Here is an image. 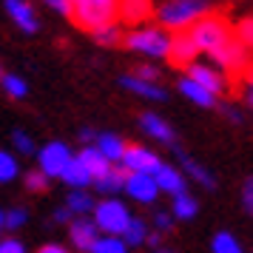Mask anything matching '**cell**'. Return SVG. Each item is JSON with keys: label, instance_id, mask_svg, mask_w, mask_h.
<instances>
[{"label": "cell", "instance_id": "1f68e13d", "mask_svg": "<svg viewBox=\"0 0 253 253\" xmlns=\"http://www.w3.org/2000/svg\"><path fill=\"white\" fill-rule=\"evenodd\" d=\"M23 185L32 191V194H43V191L48 188V176L43 171H29L23 176Z\"/></svg>", "mask_w": 253, "mask_h": 253}, {"label": "cell", "instance_id": "f35d334b", "mask_svg": "<svg viewBox=\"0 0 253 253\" xmlns=\"http://www.w3.org/2000/svg\"><path fill=\"white\" fill-rule=\"evenodd\" d=\"M0 253H26V248L17 239H0Z\"/></svg>", "mask_w": 253, "mask_h": 253}, {"label": "cell", "instance_id": "ac0fdd59", "mask_svg": "<svg viewBox=\"0 0 253 253\" xmlns=\"http://www.w3.org/2000/svg\"><path fill=\"white\" fill-rule=\"evenodd\" d=\"M91 145L100 151L105 160L111 162V165H117V162H120V157H123V151H126L123 137H120V134H114V131H103V134H97Z\"/></svg>", "mask_w": 253, "mask_h": 253}, {"label": "cell", "instance_id": "d6986e66", "mask_svg": "<svg viewBox=\"0 0 253 253\" xmlns=\"http://www.w3.org/2000/svg\"><path fill=\"white\" fill-rule=\"evenodd\" d=\"M123 185H126V171H123L120 165H111L103 176L94 179V188H97L100 194H105V196H117L120 191H123Z\"/></svg>", "mask_w": 253, "mask_h": 253}, {"label": "cell", "instance_id": "ee69618b", "mask_svg": "<svg viewBox=\"0 0 253 253\" xmlns=\"http://www.w3.org/2000/svg\"><path fill=\"white\" fill-rule=\"evenodd\" d=\"M37 253H69V248H63V245H57V242H48V245H43Z\"/></svg>", "mask_w": 253, "mask_h": 253}, {"label": "cell", "instance_id": "b9f144b4", "mask_svg": "<svg viewBox=\"0 0 253 253\" xmlns=\"http://www.w3.org/2000/svg\"><path fill=\"white\" fill-rule=\"evenodd\" d=\"M145 245L157 251V248L162 245V233H160V230H148V236H145Z\"/></svg>", "mask_w": 253, "mask_h": 253}, {"label": "cell", "instance_id": "d6a6232c", "mask_svg": "<svg viewBox=\"0 0 253 253\" xmlns=\"http://www.w3.org/2000/svg\"><path fill=\"white\" fill-rule=\"evenodd\" d=\"M26 219H29L26 208H12V211H6V213H3V228L17 230V228H23V225H26Z\"/></svg>", "mask_w": 253, "mask_h": 253}, {"label": "cell", "instance_id": "681fc988", "mask_svg": "<svg viewBox=\"0 0 253 253\" xmlns=\"http://www.w3.org/2000/svg\"><path fill=\"white\" fill-rule=\"evenodd\" d=\"M0 77H3V69H0Z\"/></svg>", "mask_w": 253, "mask_h": 253}, {"label": "cell", "instance_id": "f1b7e54d", "mask_svg": "<svg viewBox=\"0 0 253 253\" xmlns=\"http://www.w3.org/2000/svg\"><path fill=\"white\" fill-rule=\"evenodd\" d=\"M211 251H213V253H245V248H242V242L236 239L233 233L222 230V233H216V236H213V242H211Z\"/></svg>", "mask_w": 253, "mask_h": 253}, {"label": "cell", "instance_id": "836d02e7", "mask_svg": "<svg viewBox=\"0 0 253 253\" xmlns=\"http://www.w3.org/2000/svg\"><path fill=\"white\" fill-rule=\"evenodd\" d=\"M233 35L239 37L242 43H245V46H248V48L253 51V17H245V20H239Z\"/></svg>", "mask_w": 253, "mask_h": 253}, {"label": "cell", "instance_id": "74e56055", "mask_svg": "<svg viewBox=\"0 0 253 253\" xmlns=\"http://www.w3.org/2000/svg\"><path fill=\"white\" fill-rule=\"evenodd\" d=\"M137 77H142V80H151V83H160V66H139L137 71H134Z\"/></svg>", "mask_w": 253, "mask_h": 253}, {"label": "cell", "instance_id": "7bdbcfd3", "mask_svg": "<svg viewBox=\"0 0 253 253\" xmlns=\"http://www.w3.org/2000/svg\"><path fill=\"white\" fill-rule=\"evenodd\" d=\"M245 100L253 105V69L248 71V77H245Z\"/></svg>", "mask_w": 253, "mask_h": 253}, {"label": "cell", "instance_id": "83f0119b", "mask_svg": "<svg viewBox=\"0 0 253 253\" xmlns=\"http://www.w3.org/2000/svg\"><path fill=\"white\" fill-rule=\"evenodd\" d=\"M17 176H20V162H17V157L0 148V185L12 182Z\"/></svg>", "mask_w": 253, "mask_h": 253}, {"label": "cell", "instance_id": "52a82bcc", "mask_svg": "<svg viewBox=\"0 0 253 253\" xmlns=\"http://www.w3.org/2000/svg\"><path fill=\"white\" fill-rule=\"evenodd\" d=\"M37 171H43L51 179V176H60L63 173V168L71 162V148L66 145V142H60V139H51V142H46L43 148H37Z\"/></svg>", "mask_w": 253, "mask_h": 253}, {"label": "cell", "instance_id": "8fae6325", "mask_svg": "<svg viewBox=\"0 0 253 253\" xmlns=\"http://www.w3.org/2000/svg\"><path fill=\"white\" fill-rule=\"evenodd\" d=\"M69 236H71V245L77 248L80 253H88L91 251V245L97 242V236H100V230H97V225H94V219L88 216H77L69 222Z\"/></svg>", "mask_w": 253, "mask_h": 253}, {"label": "cell", "instance_id": "c3c4849f", "mask_svg": "<svg viewBox=\"0 0 253 253\" xmlns=\"http://www.w3.org/2000/svg\"><path fill=\"white\" fill-rule=\"evenodd\" d=\"M0 230H3V211H0Z\"/></svg>", "mask_w": 253, "mask_h": 253}, {"label": "cell", "instance_id": "f546056e", "mask_svg": "<svg viewBox=\"0 0 253 253\" xmlns=\"http://www.w3.org/2000/svg\"><path fill=\"white\" fill-rule=\"evenodd\" d=\"M123 29H120V23H111V26H103V29H97V32H91V37L100 43V46H120L123 43Z\"/></svg>", "mask_w": 253, "mask_h": 253}, {"label": "cell", "instance_id": "7c38bea8", "mask_svg": "<svg viewBox=\"0 0 253 253\" xmlns=\"http://www.w3.org/2000/svg\"><path fill=\"white\" fill-rule=\"evenodd\" d=\"M6 12H9V17L17 23V29L26 32V35H35L37 29H40L37 12L29 0H6Z\"/></svg>", "mask_w": 253, "mask_h": 253}, {"label": "cell", "instance_id": "4dcf8cb0", "mask_svg": "<svg viewBox=\"0 0 253 253\" xmlns=\"http://www.w3.org/2000/svg\"><path fill=\"white\" fill-rule=\"evenodd\" d=\"M0 83H3V91L9 94V97H14V100H23L26 94H29L26 80H23V77H17V74H3Z\"/></svg>", "mask_w": 253, "mask_h": 253}, {"label": "cell", "instance_id": "603a6c76", "mask_svg": "<svg viewBox=\"0 0 253 253\" xmlns=\"http://www.w3.org/2000/svg\"><path fill=\"white\" fill-rule=\"evenodd\" d=\"M60 179L69 185V188H88V185L94 182L91 173L83 168V162L77 160V157H71V162L63 168V173H60Z\"/></svg>", "mask_w": 253, "mask_h": 253}, {"label": "cell", "instance_id": "f6af8a7d", "mask_svg": "<svg viewBox=\"0 0 253 253\" xmlns=\"http://www.w3.org/2000/svg\"><path fill=\"white\" fill-rule=\"evenodd\" d=\"M94 137H97V134H94L91 128H83V131H80V139L85 142V145H91V142H94Z\"/></svg>", "mask_w": 253, "mask_h": 253}, {"label": "cell", "instance_id": "6da1fadb", "mask_svg": "<svg viewBox=\"0 0 253 253\" xmlns=\"http://www.w3.org/2000/svg\"><path fill=\"white\" fill-rule=\"evenodd\" d=\"M69 17L83 32H97L120 20V0H71Z\"/></svg>", "mask_w": 253, "mask_h": 253}, {"label": "cell", "instance_id": "e0dca14e", "mask_svg": "<svg viewBox=\"0 0 253 253\" xmlns=\"http://www.w3.org/2000/svg\"><path fill=\"white\" fill-rule=\"evenodd\" d=\"M176 88L182 91V97H188L191 103L202 105V108H216V105H219V97H216V94H211L208 88H202V85H199L196 80H191L188 74H182V77H179Z\"/></svg>", "mask_w": 253, "mask_h": 253}, {"label": "cell", "instance_id": "4316f807", "mask_svg": "<svg viewBox=\"0 0 253 253\" xmlns=\"http://www.w3.org/2000/svg\"><path fill=\"white\" fill-rule=\"evenodd\" d=\"M88 253H128V245L123 242V236H111V233H100L97 242L91 245Z\"/></svg>", "mask_w": 253, "mask_h": 253}, {"label": "cell", "instance_id": "30bf717a", "mask_svg": "<svg viewBox=\"0 0 253 253\" xmlns=\"http://www.w3.org/2000/svg\"><path fill=\"white\" fill-rule=\"evenodd\" d=\"M185 74H188L191 80H196L202 88H208L211 94H216V97L228 91V80H225V74H222L219 69H213V66L199 63V60L188 63V66H185Z\"/></svg>", "mask_w": 253, "mask_h": 253}, {"label": "cell", "instance_id": "ba28073f", "mask_svg": "<svg viewBox=\"0 0 253 253\" xmlns=\"http://www.w3.org/2000/svg\"><path fill=\"white\" fill-rule=\"evenodd\" d=\"M117 165L126 173H154L162 162H160V157L151 148H145V145H126V151H123V157H120Z\"/></svg>", "mask_w": 253, "mask_h": 253}, {"label": "cell", "instance_id": "cb8c5ba5", "mask_svg": "<svg viewBox=\"0 0 253 253\" xmlns=\"http://www.w3.org/2000/svg\"><path fill=\"white\" fill-rule=\"evenodd\" d=\"M66 208H69L74 216H88L94 211V199L85 188H71L69 191V199H66Z\"/></svg>", "mask_w": 253, "mask_h": 253}, {"label": "cell", "instance_id": "8992f818", "mask_svg": "<svg viewBox=\"0 0 253 253\" xmlns=\"http://www.w3.org/2000/svg\"><path fill=\"white\" fill-rule=\"evenodd\" d=\"M251 48L242 43L236 35H230V37H225L222 43H219L208 57L213 60L216 66H222V69L228 71V74H245L248 71V66H251Z\"/></svg>", "mask_w": 253, "mask_h": 253}, {"label": "cell", "instance_id": "d4e9b609", "mask_svg": "<svg viewBox=\"0 0 253 253\" xmlns=\"http://www.w3.org/2000/svg\"><path fill=\"white\" fill-rule=\"evenodd\" d=\"M148 222L139 216H131L128 222V228L123 230V242H126L128 248H139V245H145V236H148Z\"/></svg>", "mask_w": 253, "mask_h": 253}, {"label": "cell", "instance_id": "ffe728a7", "mask_svg": "<svg viewBox=\"0 0 253 253\" xmlns=\"http://www.w3.org/2000/svg\"><path fill=\"white\" fill-rule=\"evenodd\" d=\"M179 162H182V173L188 176V179H196V182L202 185V188H208V191H213L216 188V179L211 176V171H208L205 165H199L196 160H191L188 154H179Z\"/></svg>", "mask_w": 253, "mask_h": 253}, {"label": "cell", "instance_id": "9a60e30c", "mask_svg": "<svg viewBox=\"0 0 253 253\" xmlns=\"http://www.w3.org/2000/svg\"><path fill=\"white\" fill-rule=\"evenodd\" d=\"M139 128H142V134H148V137L160 139L165 145H173L176 142V134H173V128L162 120L160 114H154V111H145V114L139 117Z\"/></svg>", "mask_w": 253, "mask_h": 253}, {"label": "cell", "instance_id": "7a4b0ae2", "mask_svg": "<svg viewBox=\"0 0 253 253\" xmlns=\"http://www.w3.org/2000/svg\"><path fill=\"white\" fill-rule=\"evenodd\" d=\"M208 12H211L208 0H165L160 9H154L160 26L168 32H185Z\"/></svg>", "mask_w": 253, "mask_h": 253}, {"label": "cell", "instance_id": "8d00e7d4", "mask_svg": "<svg viewBox=\"0 0 253 253\" xmlns=\"http://www.w3.org/2000/svg\"><path fill=\"white\" fill-rule=\"evenodd\" d=\"M242 202H245V211L253 216V176L245 179V185H242Z\"/></svg>", "mask_w": 253, "mask_h": 253}, {"label": "cell", "instance_id": "e575fe53", "mask_svg": "<svg viewBox=\"0 0 253 253\" xmlns=\"http://www.w3.org/2000/svg\"><path fill=\"white\" fill-rule=\"evenodd\" d=\"M12 142H14V148L20 151L23 157H32V154L37 151V145L32 142V137H29V134H23V131H14V134H12Z\"/></svg>", "mask_w": 253, "mask_h": 253}, {"label": "cell", "instance_id": "d590c367", "mask_svg": "<svg viewBox=\"0 0 253 253\" xmlns=\"http://www.w3.org/2000/svg\"><path fill=\"white\" fill-rule=\"evenodd\" d=\"M171 228H173V216L171 213H165V211H157V213H154V230L168 233Z\"/></svg>", "mask_w": 253, "mask_h": 253}, {"label": "cell", "instance_id": "5bb4252c", "mask_svg": "<svg viewBox=\"0 0 253 253\" xmlns=\"http://www.w3.org/2000/svg\"><path fill=\"white\" fill-rule=\"evenodd\" d=\"M154 182H157V188H160L162 194L176 196V194H182V191H185L188 176H185L182 171H176L173 165H165V162H162L160 168L154 171Z\"/></svg>", "mask_w": 253, "mask_h": 253}, {"label": "cell", "instance_id": "7402d4cb", "mask_svg": "<svg viewBox=\"0 0 253 253\" xmlns=\"http://www.w3.org/2000/svg\"><path fill=\"white\" fill-rule=\"evenodd\" d=\"M77 160L83 162V168H85V171L91 173V179L103 176V173L108 171V168H111V162L105 160L103 154H100V151L94 148V145H85V148H83L80 154H77Z\"/></svg>", "mask_w": 253, "mask_h": 253}, {"label": "cell", "instance_id": "277c9868", "mask_svg": "<svg viewBox=\"0 0 253 253\" xmlns=\"http://www.w3.org/2000/svg\"><path fill=\"white\" fill-rule=\"evenodd\" d=\"M188 35H191V40H194V46L199 48V54H202V51L211 54L225 37L233 35V29H230V23L222 17V14L208 12V14H202L191 29H188Z\"/></svg>", "mask_w": 253, "mask_h": 253}, {"label": "cell", "instance_id": "44dd1931", "mask_svg": "<svg viewBox=\"0 0 253 253\" xmlns=\"http://www.w3.org/2000/svg\"><path fill=\"white\" fill-rule=\"evenodd\" d=\"M151 14H154L151 0H120V20L139 23V20H148Z\"/></svg>", "mask_w": 253, "mask_h": 253}, {"label": "cell", "instance_id": "4fadbf2b", "mask_svg": "<svg viewBox=\"0 0 253 253\" xmlns=\"http://www.w3.org/2000/svg\"><path fill=\"white\" fill-rule=\"evenodd\" d=\"M196 57H199V48L194 46L188 29H185V32H173L171 48H168V60H171L173 66H188V63H194Z\"/></svg>", "mask_w": 253, "mask_h": 253}, {"label": "cell", "instance_id": "bcb514c9", "mask_svg": "<svg viewBox=\"0 0 253 253\" xmlns=\"http://www.w3.org/2000/svg\"><path fill=\"white\" fill-rule=\"evenodd\" d=\"M225 114L230 117V120H233V123H239L242 117H239V111H236V108H225Z\"/></svg>", "mask_w": 253, "mask_h": 253}, {"label": "cell", "instance_id": "2e32d148", "mask_svg": "<svg viewBox=\"0 0 253 253\" xmlns=\"http://www.w3.org/2000/svg\"><path fill=\"white\" fill-rule=\"evenodd\" d=\"M120 85L123 88H128L131 94H137V97H145V100H165L168 97V91L162 88L160 83H151V80H142V77H137V74H126L123 80H120Z\"/></svg>", "mask_w": 253, "mask_h": 253}, {"label": "cell", "instance_id": "60d3db41", "mask_svg": "<svg viewBox=\"0 0 253 253\" xmlns=\"http://www.w3.org/2000/svg\"><path fill=\"white\" fill-rule=\"evenodd\" d=\"M71 219H74V213H71L69 208H57V211H54V222H57V225H66Z\"/></svg>", "mask_w": 253, "mask_h": 253}, {"label": "cell", "instance_id": "5b68a950", "mask_svg": "<svg viewBox=\"0 0 253 253\" xmlns=\"http://www.w3.org/2000/svg\"><path fill=\"white\" fill-rule=\"evenodd\" d=\"M91 219L100 233H111V236H123V230L131 222V211L126 202H120L117 196H105L103 202H94Z\"/></svg>", "mask_w": 253, "mask_h": 253}, {"label": "cell", "instance_id": "ab89813d", "mask_svg": "<svg viewBox=\"0 0 253 253\" xmlns=\"http://www.w3.org/2000/svg\"><path fill=\"white\" fill-rule=\"evenodd\" d=\"M46 6H51L54 12H60V14H66L69 17V12H71V0H43Z\"/></svg>", "mask_w": 253, "mask_h": 253}, {"label": "cell", "instance_id": "9c48e42d", "mask_svg": "<svg viewBox=\"0 0 253 253\" xmlns=\"http://www.w3.org/2000/svg\"><path fill=\"white\" fill-rule=\"evenodd\" d=\"M123 191H126L134 202H139V205H154L157 196H160V188L154 182V173H126Z\"/></svg>", "mask_w": 253, "mask_h": 253}, {"label": "cell", "instance_id": "3957f363", "mask_svg": "<svg viewBox=\"0 0 253 253\" xmlns=\"http://www.w3.org/2000/svg\"><path fill=\"white\" fill-rule=\"evenodd\" d=\"M123 46H128L137 54L145 57H168V48H171V32L162 29V26H137L123 35Z\"/></svg>", "mask_w": 253, "mask_h": 253}, {"label": "cell", "instance_id": "484cf974", "mask_svg": "<svg viewBox=\"0 0 253 253\" xmlns=\"http://www.w3.org/2000/svg\"><path fill=\"white\" fill-rule=\"evenodd\" d=\"M196 213H199V202H196L188 191H182V194L173 196V213H171L173 219H182V222H188V219H194Z\"/></svg>", "mask_w": 253, "mask_h": 253}, {"label": "cell", "instance_id": "7dc6e473", "mask_svg": "<svg viewBox=\"0 0 253 253\" xmlns=\"http://www.w3.org/2000/svg\"><path fill=\"white\" fill-rule=\"evenodd\" d=\"M154 253H176V251H171V248H162V245H160V248H157Z\"/></svg>", "mask_w": 253, "mask_h": 253}]
</instances>
